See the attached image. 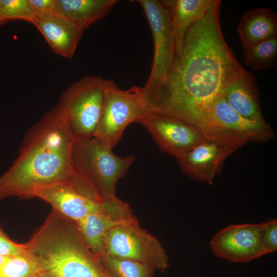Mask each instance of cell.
<instances>
[{"mask_svg":"<svg viewBox=\"0 0 277 277\" xmlns=\"http://www.w3.org/2000/svg\"><path fill=\"white\" fill-rule=\"evenodd\" d=\"M223 95L227 104L243 117L255 122H266L261 111L255 79L251 73L245 70L230 82Z\"/></svg>","mask_w":277,"mask_h":277,"instance_id":"16","label":"cell"},{"mask_svg":"<svg viewBox=\"0 0 277 277\" xmlns=\"http://www.w3.org/2000/svg\"><path fill=\"white\" fill-rule=\"evenodd\" d=\"M244 63L254 70H266L277 64V37L243 49Z\"/></svg>","mask_w":277,"mask_h":277,"instance_id":"20","label":"cell"},{"mask_svg":"<svg viewBox=\"0 0 277 277\" xmlns=\"http://www.w3.org/2000/svg\"><path fill=\"white\" fill-rule=\"evenodd\" d=\"M149 24L153 42V57L148 80V89L160 82L170 67L175 55V34L170 12L162 1L137 0Z\"/></svg>","mask_w":277,"mask_h":277,"instance_id":"10","label":"cell"},{"mask_svg":"<svg viewBox=\"0 0 277 277\" xmlns=\"http://www.w3.org/2000/svg\"><path fill=\"white\" fill-rule=\"evenodd\" d=\"M0 254L21 255L26 254L23 243H18L11 240L0 225Z\"/></svg>","mask_w":277,"mask_h":277,"instance_id":"25","label":"cell"},{"mask_svg":"<svg viewBox=\"0 0 277 277\" xmlns=\"http://www.w3.org/2000/svg\"><path fill=\"white\" fill-rule=\"evenodd\" d=\"M209 245L214 254L233 263H247L267 254L261 224L230 225L218 231Z\"/></svg>","mask_w":277,"mask_h":277,"instance_id":"12","label":"cell"},{"mask_svg":"<svg viewBox=\"0 0 277 277\" xmlns=\"http://www.w3.org/2000/svg\"><path fill=\"white\" fill-rule=\"evenodd\" d=\"M169 9L175 34V55L181 54L187 31L207 13L213 0H162Z\"/></svg>","mask_w":277,"mask_h":277,"instance_id":"19","label":"cell"},{"mask_svg":"<svg viewBox=\"0 0 277 277\" xmlns=\"http://www.w3.org/2000/svg\"><path fill=\"white\" fill-rule=\"evenodd\" d=\"M23 244L39 269L53 277H111L87 246L76 222L54 209Z\"/></svg>","mask_w":277,"mask_h":277,"instance_id":"3","label":"cell"},{"mask_svg":"<svg viewBox=\"0 0 277 277\" xmlns=\"http://www.w3.org/2000/svg\"><path fill=\"white\" fill-rule=\"evenodd\" d=\"M34 15L38 14L53 11L55 0H28Z\"/></svg>","mask_w":277,"mask_h":277,"instance_id":"26","label":"cell"},{"mask_svg":"<svg viewBox=\"0 0 277 277\" xmlns=\"http://www.w3.org/2000/svg\"><path fill=\"white\" fill-rule=\"evenodd\" d=\"M261 239L263 247L267 254L277 250V221L272 219L261 223Z\"/></svg>","mask_w":277,"mask_h":277,"instance_id":"24","label":"cell"},{"mask_svg":"<svg viewBox=\"0 0 277 277\" xmlns=\"http://www.w3.org/2000/svg\"><path fill=\"white\" fill-rule=\"evenodd\" d=\"M99 259L111 277H149L150 268H153L147 264L106 255Z\"/></svg>","mask_w":277,"mask_h":277,"instance_id":"21","label":"cell"},{"mask_svg":"<svg viewBox=\"0 0 277 277\" xmlns=\"http://www.w3.org/2000/svg\"><path fill=\"white\" fill-rule=\"evenodd\" d=\"M134 160L132 155L117 156L94 137L74 141L69 184L91 200L103 202L115 196L118 180Z\"/></svg>","mask_w":277,"mask_h":277,"instance_id":"4","label":"cell"},{"mask_svg":"<svg viewBox=\"0 0 277 277\" xmlns=\"http://www.w3.org/2000/svg\"><path fill=\"white\" fill-rule=\"evenodd\" d=\"M74 140L55 106L27 132L18 156L0 176V201L32 197L41 188L68 183Z\"/></svg>","mask_w":277,"mask_h":277,"instance_id":"2","label":"cell"},{"mask_svg":"<svg viewBox=\"0 0 277 277\" xmlns=\"http://www.w3.org/2000/svg\"><path fill=\"white\" fill-rule=\"evenodd\" d=\"M39 270L26 254L10 255L0 269V277H30Z\"/></svg>","mask_w":277,"mask_h":277,"instance_id":"22","label":"cell"},{"mask_svg":"<svg viewBox=\"0 0 277 277\" xmlns=\"http://www.w3.org/2000/svg\"><path fill=\"white\" fill-rule=\"evenodd\" d=\"M221 4L213 0L205 16L187 31L181 54L175 55L163 79L148 89L143 87L148 111L172 115L200 128L211 105L245 71L223 36Z\"/></svg>","mask_w":277,"mask_h":277,"instance_id":"1","label":"cell"},{"mask_svg":"<svg viewBox=\"0 0 277 277\" xmlns=\"http://www.w3.org/2000/svg\"><path fill=\"white\" fill-rule=\"evenodd\" d=\"M147 111L148 102L143 87L132 86L124 90L113 81L106 80L103 107L93 137L112 150L126 128Z\"/></svg>","mask_w":277,"mask_h":277,"instance_id":"6","label":"cell"},{"mask_svg":"<svg viewBox=\"0 0 277 277\" xmlns=\"http://www.w3.org/2000/svg\"><path fill=\"white\" fill-rule=\"evenodd\" d=\"M106 80L87 75L70 85L56 106L74 141L93 137L105 98Z\"/></svg>","mask_w":277,"mask_h":277,"instance_id":"5","label":"cell"},{"mask_svg":"<svg viewBox=\"0 0 277 277\" xmlns=\"http://www.w3.org/2000/svg\"><path fill=\"white\" fill-rule=\"evenodd\" d=\"M243 49L277 37V15L271 9L261 7L247 11L237 28Z\"/></svg>","mask_w":277,"mask_h":277,"instance_id":"18","label":"cell"},{"mask_svg":"<svg viewBox=\"0 0 277 277\" xmlns=\"http://www.w3.org/2000/svg\"><path fill=\"white\" fill-rule=\"evenodd\" d=\"M208 138L239 149L248 142H266L274 137L270 126L245 118L226 102L223 94L209 107L201 125Z\"/></svg>","mask_w":277,"mask_h":277,"instance_id":"7","label":"cell"},{"mask_svg":"<svg viewBox=\"0 0 277 277\" xmlns=\"http://www.w3.org/2000/svg\"><path fill=\"white\" fill-rule=\"evenodd\" d=\"M136 123L149 131L163 151L177 160L208 138L198 126L163 112L148 111Z\"/></svg>","mask_w":277,"mask_h":277,"instance_id":"9","label":"cell"},{"mask_svg":"<svg viewBox=\"0 0 277 277\" xmlns=\"http://www.w3.org/2000/svg\"><path fill=\"white\" fill-rule=\"evenodd\" d=\"M76 223L85 242L98 258L105 255V240L110 230L121 225L138 224L130 205L116 196L104 201L101 208Z\"/></svg>","mask_w":277,"mask_h":277,"instance_id":"11","label":"cell"},{"mask_svg":"<svg viewBox=\"0 0 277 277\" xmlns=\"http://www.w3.org/2000/svg\"><path fill=\"white\" fill-rule=\"evenodd\" d=\"M238 149L207 138L177 160L184 173L190 178L212 185L221 172L226 158Z\"/></svg>","mask_w":277,"mask_h":277,"instance_id":"13","label":"cell"},{"mask_svg":"<svg viewBox=\"0 0 277 277\" xmlns=\"http://www.w3.org/2000/svg\"><path fill=\"white\" fill-rule=\"evenodd\" d=\"M9 256L10 255H4L0 254V269Z\"/></svg>","mask_w":277,"mask_h":277,"instance_id":"28","label":"cell"},{"mask_svg":"<svg viewBox=\"0 0 277 277\" xmlns=\"http://www.w3.org/2000/svg\"><path fill=\"white\" fill-rule=\"evenodd\" d=\"M105 248V255L112 258L147 264L162 271L168 267V255L161 242L138 224L121 225L110 230Z\"/></svg>","mask_w":277,"mask_h":277,"instance_id":"8","label":"cell"},{"mask_svg":"<svg viewBox=\"0 0 277 277\" xmlns=\"http://www.w3.org/2000/svg\"><path fill=\"white\" fill-rule=\"evenodd\" d=\"M32 197L44 201L52 206V209L75 222L100 209L103 204L84 196L68 183L41 188L33 192Z\"/></svg>","mask_w":277,"mask_h":277,"instance_id":"14","label":"cell"},{"mask_svg":"<svg viewBox=\"0 0 277 277\" xmlns=\"http://www.w3.org/2000/svg\"><path fill=\"white\" fill-rule=\"evenodd\" d=\"M30 22L55 53L68 58L73 57L83 32L72 22L53 11L36 14Z\"/></svg>","mask_w":277,"mask_h":277,"instance_id":"15","label":"cell"},{"mask_svg":"<svg viewBox=\"0 0 277 277\" xmlns=\"http://www.w3.org/2000/svg\"><path fill=\"white\" fill-rule=\"evenodd\" d=\"M34 16L28 0H0V25L15 19L30 22Z\"/></svg>","mask_w":277,"mask_h":277,"instance_id":"23","label":"cell"},{"mask_svg":"<svg viewBox=\"0 0 277 277\" xmlns=\"http://www.w3.org/2000/svg\"><path fill=\"white\" fill-rule=\"evenodd\" d=\"M116 0H55L53 12L65 17L81 31L110 12Z\"/></svg>","mask_w":277,"mask_h":277,"instance_id":"17","label":"cell"},{"mask_svg":"<svg viewBox=\"0 0 277 277\" xmlns=\"http://www.w3.org/2000/svg\"><path fill=\"white\" fill-rule=\"evenodd\" d=\"M30 277H53L46 272L39 269Z\"/></svg>","mask_w":277,"mask_h":277,"instance_id":"27","label":"cell"}]
</instances>
